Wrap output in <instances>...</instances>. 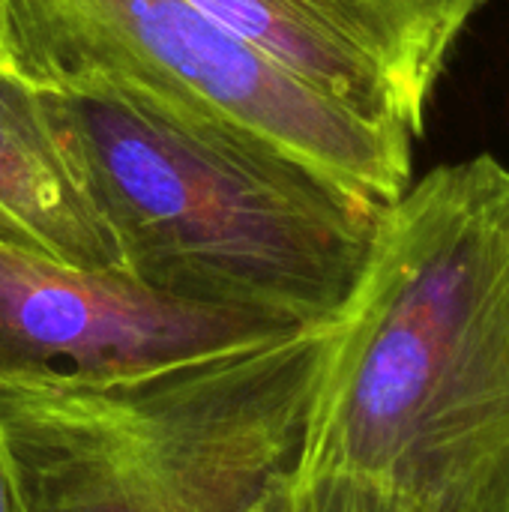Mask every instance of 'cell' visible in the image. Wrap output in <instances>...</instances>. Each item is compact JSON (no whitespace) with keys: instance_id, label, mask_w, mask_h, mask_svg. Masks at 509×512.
Here are the masks:
<instances>
[{"instance_id":"6da1fadb","label":"cell","mask_w":509,"mask_h":512,"mask_svg":"<svg viewBox=\"0 0 509 512\" xmlns=\"http://www.w3.org/2000/svg\"><path fill=\"white\" fill-rule=\"evenodd\" d=\"M297 474L417 512H509V165H438L378 216L327 327Z\"/></svg>"},{"instance_id":"7a4b0ae2","label":"cell","mask_w":509,"mask_h":512,"mask_svg":"<svg viewBox=\"0 0 509 512\" xmlns=\"http://www.w3.org/2000/svg\"><path fill=\"white\" fill-rule=\"evenodd\" d=\"M54 99L123 273L297 327L339 318L387 204L114 81L60 87Z\"/></svg>"},{"instance_id":"3957f363","label":"cell","mask_w":509,"mask_h":512,"mask_svg":"<svg viewBox=\"0 0 509 512\" xmlns=\"http://www.w3.org/2000/svg\"><path fill=\"white\" fill-rule=\"evenodd\" d=\"M327 327L120 381L0 384L21 512H255L297 468Z\"/></svg>"},{"instance_id":"277c9868","label":"cell","mask_w":509,"mask_h":512,"mask_svg":"<svg viewBox=\"0 0 509 512\" xmlns=\"http://www.w3.org/2000/svg\"><path fill=\"white\" fill-rule=\"evenodd\" d=\"M3 48L42 87L123 84L195 126L282 150L378 204L414 183L411 135L339 105L186 0H3Z\"/></svg>"},{"instance_id":"5b68a950","label":"cell","mask_w":509,"mask_h":512,"mask_svg":"<svg viewBox=\"0 0 509 512\" xmlns=\"http://www.w3.org/2000/svg\"><path fill=\"white\" fill-rule=\"evenodd\" d=\"M315 330L0 243V384L120 381Z\"/></svg>"},{"instance_id":"8992f818","label":"cell","mask_w":509,"mask_h":512,"mask_svg":"<svg viewBox=\"0 0 509 512\" xmlns=\"http://www.w3.org/2000/svg\"><path fill=\"white\" fill-rule=\"evenodd\" d=\"M360 117L411 135L489 0H186Z\"/></svg>"},{"instance_id":"52a82bcc","label":"cell","mask_w":509,"mask_h":512,"mask_svg":"<svg viewBox=\"0 0 509 512\" xmlns=\"http://www.w3.org/2000/svg\"><path fill=\"white\" fill-rule=\"evenodd\" d=\"M0 243L81 270H120L51 87L0 57Z\"/></svg>"},{"instance_id":"ba28073f","label":"cell","mask_w":509,"mask_h":512,"mask_svg":"<svg viewBox=\"0 0 509 512\" xmlns=\"http://www.w3.org/2000/svg\"><path fill=\"white\" fill-rule=\"evenodd\" d=\"M255 512H417L387 486L339 471L282 474Z\"/></svg>"},{"instance_id":"9c48e42d","label":"cell","mask_w":509,"mask_h":512,"mask_svg":"<svg viewBox=\"0 0 509 512\" xmlns=\"http://www.w3.org/2000/svg\"><path fill=\"white\" fill-rule=\"evenodd\" d=\"M0 512H21L18 492H15L12 474H9V462H6V453H3V444H0Z\"/></svg>"},{"instance_id":"30bf717a","label":"cell","mask_w":509,"mask_h":512,"mask_svg":"<svg viewBox=\"0 0 509 512\" xmlns=\"http://www.w3.org/2000/svg\"><path fill=\"white\" fill-rule=\"evenodd\" d=\"M0 57H6V48H3V0H0Z\"/></svg>"}]
</instances>
